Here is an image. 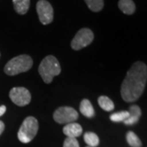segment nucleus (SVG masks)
I'll return each mask as SVG.
<instances>
[{"instance_id":"f257e3e1","label":"nucleus","mask_w":147,"mask_h":147,"mask_svg":"<svg viewBox=\"0 0 147 147\" xmlns=\"http://www.w3.org/2000/svg\"><path fill=\"white\" fill-rule=\"evenodd\" d=\"M147 81V66L142 61L133 64L121 86V96L126 102H134L143 93Z\"/></svg>"},{"instance_id":"f03ea898","label":"nucleus","mask_w":147,"mask_h":147,"mask_svg":"<svg viewBox=\"0 0 147 147\" xmlns=\"http://www.w3.org/2000/svg\"><path fill=\"white\" fill-rule=\"evenodd\" d=\"M61 69L58 60L54 56H47L42 59L38 66V73L46 84H50L53 78L61 74Z\"/></svg>"},{"instance_id":"7ed1b4c3","label":"nucleus","mask_w":147,"mask_h":147,"mask_svg":"<svg viewBox=\"0 0 147 147\" xmlns=\"http://www.w3.org/2000/svg\"><path fill=\"white\" fill-rule=\"evenodd\" d=\"M33 66L32 58L26 55H20L11 59L4 66V72L9 76H14L21 73L26 72Z\"/></svg>"},{"instance_id":"20e7f679","label":"nucleus","mask_w":147,"mask_h":147,"mask_svg":"<svg viewBox=\"0 0 147 147\" xmlns=\"http://www.w3.org/2000/svg\"><path fill=\"white\" fill-rule=\"evenodd\" d=\"M38 131V122L33 116L26 118L17 133L19 141L22 143H29L35 137Z\"/></svg>"},{"instance_id":"39448f33","label":"nucleus","mask_w":147,"mask_h":147,"mask_svg":"<svg viewBox=\"0 0 147 147\" xmlns=\"http://www.w3.org/2000/svg\"><path fill=\"white\" fill-rule=\"evenodd\" d=\"M94 39V34L88 28H83L76 33L71 41V47L75 51L88 47Z\"/></svg>"},{"instance_id":"423d86ee","label":"nucleus","mask_w":147,"mask_h":147,"mask_svg":"<svg viewBox=\"0 0 147 147\" xmlns=\"http://www.w3.org/2000/svg\"><path fill=\"white\" fill-rule=\"evenodd\" d=\"M53 119L60 124H68L74 123V121L79 119V113L72 107L61 106L55 110Z\"/></svg>"},{"instance_id":"0eeeda50","label":"nucleus","mask_w":147,"mask_h":147,"mask_svg":"<svg viewBox=\"0 0 147 147\" xmlns=\"http://www.w3.org/2000/svg\"><path fill=\"white\" fill-rule=\"evenodd\" d=\"M36 11L38 19L42 25H48L53 21V8L47 0H38L36 4Z\"/></svg>"},{"instance_id":"6e6552de","label":"nucleus","mask_w":147,"mask_h":147,"mask_svg":"<svg viewBox=\"0 0 147 147\" xmlns=\"http://www.w3.org/2000/svg\"><path fill=\"white\" fill-rule=\"evenodd\" d=\"M11 100L18 106H25L30 104L31 94L30 91L24 87H15L9 92Z\"/></svg>"},{"instance_id":"1a4fd4ad","label":"nucleus","mask_w":147,"mask_h":147,"mask_svg":"<svg viewBox=\"0 0 147 147\" xmlns=\"http://www.w3.org/2000/svg\"><path fill=\"white\" fill-rule=\"evenodd\" d=\"M63 133L67 137L77 138L83 133V127L77 123H70L64 127Z\"/></svg>"},{"instance_id":"9d476101","label":"nucleus","mask_w":147,"mask_h":147,"mask_svg":"<svg viewBox=\"0 0 147 147\" xmlns=\"http://www.w3.org/2000/svg\"><path fill=\"white\" fill-rule=\"evenodd\" d=\"M129 117L126 120L123 121V123L126 125H134L138 123L142 116V110L137 105H132L129 108Z\"/></svg>"},{"instance_id":"9b49d317","label":"nucleus","mask_w":147,"mask_h":147,"mask_svg":"<svg viewBox=\"0 0 147 147\" xmlns=\"http://www.w3.org/2000/svg\"><path fill=\"white\" fill-rule=\"evenodd\" d=\"M79 110L81 114L85 117L92 119L95 115V110L93 106L92 105L91 101L88 99H84L82 100L79 106Z\"/></svg>"},{"instance_id":"f8f14e48","label":"nucleus","mask_w":147,"mask_h":147,"mask_svg":"<svg viewBox=\"0 0 147 147\" xmlns=\"http://www.w3.org/2000/svg\"><path fill=\"white\" fill-rule=\"evenodd\" d=\"M118 6L126 15H132L136 11V5L132 0H119Z\"/></svg>"},{"instance_id":"ddd939ff","label":"nucleus","mask_w":147,"mask_h":147,"mask_svg":"<svg viewBox=\"0 0 147 147\" xmlns=\"http://www.w3.org/2000/svg\"><path fill=\"white\" fill-rule=\"evenodd\" d=\"M12 3L16 13L25 15L30 8V0H12Z\"/></svg>"},{"instance_id":"4468645a","label":"nucleus","mask_w":147,"mask_h":147,"mask_svg":"<svg viewBox=\"0 0 147 147\" xmlns=\"http://www.w3.org/2000/svg\"><path fill=\"white\" fill-rule=\"evenodd\" d=\"M98 104L100 107L105 111L110 112L115 109V104L112 100L106 96H100L98 98Z\"/></svg>"},{"instance_id":"2eb2a0df","label":"nucleus","mask_w":147,"mask_h":147,"mask_svg":"<svg viewBox=\"0 0 147 147\" xmlns=\"http://www.w3.org/2000/svg\"><path fill=\"white\" fill-rule=\"evenodd\" d=\"M84 139L85 143L89 147L97 146L100 143V140L98 136L92 132V131H88L84 134Z\"/></svg>"},{"instance_id":"dca6fc26","label":"nucleus","mask_w":147,"mask_h":147,"mask_svg":"<svg viewBox=\"0 0 147 147\" xmlns=\"http://www.w3.org/2000/svg\"><path fill=\"white\" fill-rule=\"evenodd\" d=\"M126 140L128 145L131 147H142V143L140 140V138L137 137V134L133 131H127L126 134Z\"/></svg>"},{"instance_id":"f3484780","label":"nucleus","mask_w":147,"mask_h":147,"mask_svg":"<svg viewBox=\"0 0 147 147\" xmlns=\"http://www.w3.org/2000/svg\"><path fill=\"white\" fill-rule=\"evenodd\" d=\"M90 10L98 12L102 10L104 7V0H84Z\"/></svg>"},{"instance_id":"a211bd4d","label":"nucleus","mask_w":147,"mask_h":147,"mask_svg":"<svg viewBox=\"0 0 147 147\" xmlns=\"http://www.w3.org/2000/svg\"><path fill=\"white\" fill-rule=\"evenodd\" d=\"M128 117H129V112L127 110H123V111H119V112L112 114L110 115V119L112 122L119 123V122H123L124 120H126Z\"/></svg>"},{"instance_id":"6ab92c4d","label":"nucleus","mask_w":147,"mask_h":147,"mask_svg":"<svg viewBox=\"0 0 147 147\" xmlns=\"http://www.w3.org/2000/svg\"><path fill=\"white\" fill-rule=\"evenodd\" d=\"M63 147H79V142L76 138L66 137L64 141Z\"/></svg>"},{"instance_id":"aec40b11","label":"nucleus","mask_w":147,"mask_h":147,"mask_svg":"<svg viewBox=\"0 0 147 147\" xmlns=\"http://www.w3.org/2000/svg\"><path fill=\"white\" fill-rule=\"evenodd\" d=\"M6 110H7V107H6L5 105H3L0 106V117L5 114Z\"/></svg>"},{"instance_id":"412c9836","label":"nucleus","mask_w":147,"mask_h":147,"mask_svg":"<svg viewBox=\"0 0 147 147\" xmlns=\"http://www.w3.org/2000/svg\"><path fill=\"white\" fill-rule=\"evenodd\" d=\"M5 129V125H4V123L3 121L0 120V136L2 135V133L3 132Z\"/></svg>"},{"instance_id":"4be33fe9","label":"nucleus","mask_w":147,"mask_h":147,"mask_svg":"<svg viewBox=\"0 0 147 147\" xmlns=\"http://www.w3.org/2000/svg\"><path fill=\"white\" fill-rule=\"evenodd\" d=\"M0 57H1V54H0Z\"/></svg>"},{"instance_id":"5701e85b","label":"nucleus","mask_w":147,"mask_h":147,"mask_svg":"<svg viewBox=\"0 0 147 147\" xmlns=\"http://www.w3.org/2000/svg\"><path fill=\"white\" fill-rule=\"evenodd\" d=\"M87 147H89V146H87Z\"/></svg>"}]
</instances>
